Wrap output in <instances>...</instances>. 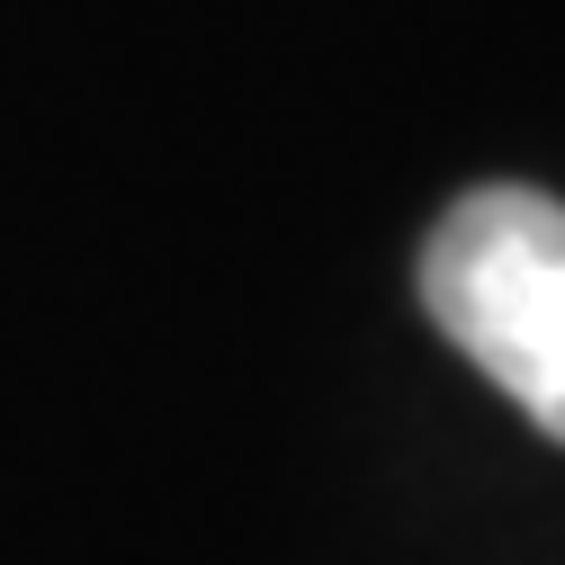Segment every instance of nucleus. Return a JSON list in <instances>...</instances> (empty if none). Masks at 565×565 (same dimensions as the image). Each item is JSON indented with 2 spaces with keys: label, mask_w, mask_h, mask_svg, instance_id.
<instances>
[{
  "label": "nucleus",
  "mask_w": 565,
  "mask_h": 565,
  "mask_svg": "<svg viewBox=\"0 0 565 565\" xmlns=\"http://www.w3.org/2000/svg\"><path fill=\"white\" fill-rule=\"evenodd\" d=\"M422 306L547 440H565V198L467 189L422 243Z\"/></svg>",
  "instance_id": "f257e3e1"
}]
</instances>
